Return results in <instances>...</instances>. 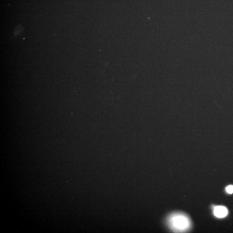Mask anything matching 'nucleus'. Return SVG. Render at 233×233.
Here are the masks:
<instances>
[{"label":"nucleus","instance_id":"f257e3e1","mask_svg":"<svg viewBox=\"0 0 233 233\" xmlns=\"http://www.w3.org/2000/svg\"><path fill=\"white\" fill-rule=\"evenodd\" d=\"M168 224L175 231L182 232L190 228L191 222L186 215L177 213L171 215L168 219Z\"/></svg>","mask_w":233,"mask_h":233},{"label":"nucleus","instance_id":"7ed1b4c3","mask_svg":"<svg viewBox=\"0 0 233 233\" xmlns=\"http://www.w3.org/2000/svg\"><path fill=\"white\" fill-rule=\"evenodd\" d=\"M226 191L228 193L230 194H231L233 193V186L232 185H229L228 186H227L226 188Z\"/></svg>","mask_w":233,"mask_h":233},{"label":"nucleus","instance_id":"f03ea898","mask_svg":"<svg viewBox=\"0 0 233 233\" xmlns=\"http://www.w3.org/2000/svg\"><path fill=\"white\" fill-rule=\"evenodd\" d=\"M228 211L227 208L222 206H218L215 208L214 214L218 218H224L228 214Z\"/></svg>","mask_w":233,"mask_h":233}]
</instances>
